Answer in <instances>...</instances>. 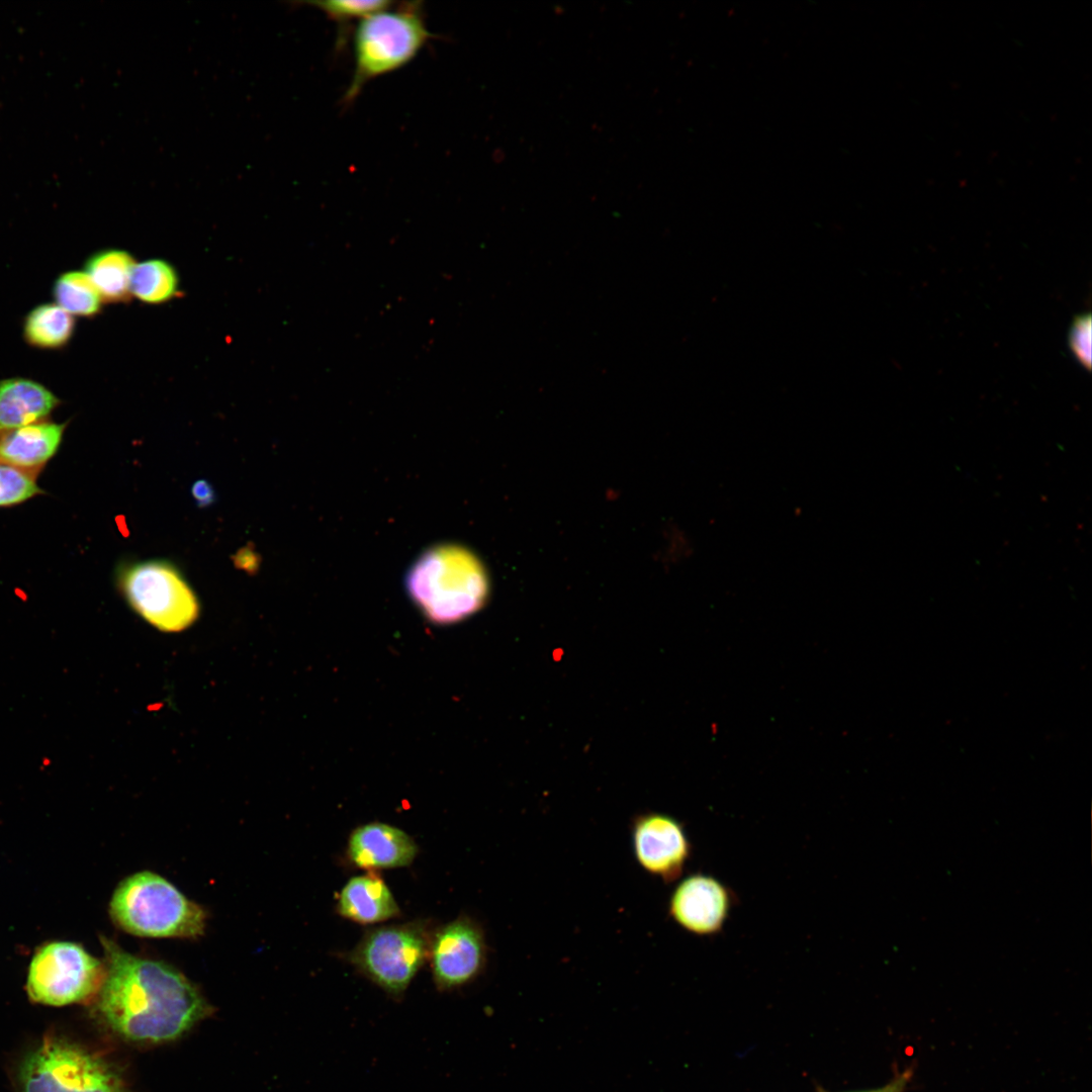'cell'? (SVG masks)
Masks as SVG:
<instances>
[{"instance_id": "cell-3", "label": "cell", "mask_w": 1092, "mask_h": 1092, "mask_svg": "<svg viewBox=\"0 0 1092 1092\" xmlns=\"http://www.w3.org/2000/svg\"><path fill=\"white\" fill-rule=\"evenodd\" d=\"M109 913L119 928L142 937L193 938L201 935L206 925L202 907L163 877L147 871L120 882Z\"/></svg>"}, {"instance_id": "cell-15", "label": "cell", "mask_w": 1092, "mask_h": 1092, "mask_svg": "<svg viewBox=\"0 0 1092 1092\" xmlns=\"http://www.w3.org/2000/svg\"><path fill=\"white\" fill-rule=\"evenodd\" d=\"M337 909L341 916L361 924L383 922L400 913L385 882L372 873L353 877L345 884Z\"/></svg>"}, {"instance_id": "cell-9", "label": "cell", "mask_w": 1092, "mask_h": 1092, "mask_svg": "<svg viewBox=\"0 0 1092 1092\" xmlns=\"http://www.w3.org/2000/svg\"><path fill=\"white\" fill-rule=\"evenodd\" d=\"M429 956L439 990L462 987L484 969L487 946L483 929L470 917L459 916L431 938Z\"/></svg>"}, {"instance_id": "cell-21", "label": "cell", "mask_w": 1092, "mask_h": 1092, "mask_svg": "<svg viewBox=\"0 0 1092 1092\" xmlns=\"http://www.w3.org/2000/svg\"><path fill=\"white\" fill-rule=\"evenodd\" d=\"M313 6L322 10L330 19L336 21L339 24H347L352 20L363 18L391 7L394 3L390 1H341V0H329V1H315L311 2Z\"/></svg>"}, {"instance_id": "cell-19", "label": "cell", "mask_w": 1092, "mask_h": 1092, "mask_svg": "<svg viewBox=\"0 0 1092 1092\" xmlns=\"http://www.w3.org/2000/svg\"><path fill=\"white\" fill-rule=\"evenodd\" d=\"M129 289L130 293L146 303H163L178 294V274L165 260H147L134 264Z\"/></svg>"}, {"instance_id": "cell-11", "label": "cell", "mask_w": 1092, "mask_h": 1092, "mask_svg": "<svg viewBox=\"0 0 1092 1092\" xmlns=\"http://www.w3.org/2000/svg\"><path fill=\"white\" fill-rule=\"evenodd\" d=\"M733 900L732 892L716 878L693 874L673 890L668 912L685 930L697 935H713L723 928Z\"/></svg>"}, {"instance_id": "cell-18", "label": "cell", "mask_w": 1092, "mask_h": 1092, "mask_svg": "<svg viewBox=\"0 0 1092 1092\" xmlns=\"http://www.w3.org/2000/svg\"><path fill=\"white\" fill-rule=\"evenodd\" d=\"M52 295L54 302L74 317H93L102 308L101 295L81 270L61 273L53 284Z\"/></svg>"}, {"instance_id": "cell-22", "label": "cell", "mask_w": 1092, "mask_h": 1092, "mask_svg": "<svg viewBox=\"0 0 1092 1092\" xmlns=\"http://www.w3.org/2000/svg\"><path fill=\"white\" fill-rule=\"evenodd\" d=\"M1091 315L1087 313L1074 318L1068 335L1071 351L1088 370L1091 368Z\"/></svg>"}, {"instance_id": "cell-6", "label": "cell", "mask_w": 1092, "mask_h": 1092, "mask_svg": "<svg viewBox=\"0 0 1092 1092\" xmlns=\"http://www.w3.org/2000/svg\"><path fill=\"white\" fill-rule=\"evenodd\" d=\"M20 1092H126L102 1059L63 1038L49 1036L23 1059Z\"/></svg>"}, {"instance_id": "cell-13", "label": "cell", "mask_w": 1092, "mask_h": 1092, "mask_svg": "<svg viewBox=\"0 0 1092 1092\" xmlns=\"http://www.w3.org/2000/svg\"><path fill=\"white\" fill-rule=\"evenodd\" d=\"M69 422L41 421L0 433V462L38 474L56 455Z\"/></svg>"}, {"instance_id": "cell-16", "label": "cell", "mask_w": 1092, "mask_h": 1092, "mask_svg": "<svg viewBox=\"0 0 1092 1092\" xmlns=\"http://www.w3.org/2000/svg\"><path fill=\"white\" fill-rule=\"evenodd\" d=\"M75 330V317L55 302L35 305L22 323L24 342L39 350L64 349L74 337Z\"/></svg>"}, {"instance_id": "cell-25", "label": "cell", "mask_w": 1092, "mask_h": 1092, "mask_svg": "<svg viewBox=\"0 0 1092 1092\" xmlns=\"http://www.w3.org/2000/svg\"><path fill=\"white\" fill-rule=\"evenodd\" d=\"M236 563L244 569L253 571V568L258 565V557L253 551L243 549L237 554Z\"/></svg>"}, {"instance_id": "cell-12", "label": "cell", "mask_w": 1092, "mask_h": 1092, "mask_svg": "<svg viewBox=\"0 0 1092 1092\" xmlns=\"http://www.w3.org/2000/svg\"><path fill=\"white\" fill-rule=\"evenodd\" d=\"M415 840L389 824L372 822L353 830L348 839L349 859L364 870L406 867L418 853Z\"/></svg>"}, {"instance_id": "cell-14", "label": "cell", "mask_w": 1092, "mask_h": 1092, "mask_svg": "<svg viewBox=\"0 0 1092 1092\" xmlns=\"http://www.w3.org/2000/svg\"><path fill=\"white\" fill-rule=\"evenodd\" d=\"M61 403L38 381L19 376L0 379V433L46 421Z\"/></svg>"}, {"instance_id": "cell-5", "label": "cell", "mask_w": 1092, "mask_h": 1092, "mask_svg": "<svg viewBox=\"0 0 1092 1092\" xmlns=\"http://www.w3.org/2000/svg\"><path fill=\"white\" fill-rule=\"evenodd\" d=\"M116 582L129 607L147 623L167 633L188 629L200 605L179 569L167 560L122 563Z\"/></svg>"}, {"instance_id": "cell-7", "label": "cell", "mask_w": 1092, "mask_h": 1092, "mask_svg": "<svg viewBox=\"0 0 1092 1092\" xmlns=\"http://www.w3.org/2000/svg\"><path fill=\"white\" fill-rule=\"evenodd\" d=\"M430 943L423 921L382 926L366 932L349 960L385 993L398 998L425 964Z\"/></svg>"}, {"instance_id": "cell-2", "label": "cell", "mask_w": 1092, "mask_h": 1092, "mask_svg": "<svg viewBox=\"0 0 1092 1092\" xmlns=\"http://www.w3.org/2000/svg\"><path fill=\"white\" fill-rule=\"evenodd\" d=\"M406 582L415 603L437 624L456 623L474 614L488 593L479 560L456 546H439L424 553Z\"/></svg>"}, {"instance_id": "cell-4", "label": "cell", "mask_w": 1092, "mask_h": 1092, "mask_svg": "<svg viewBox=\"0 0 1092 1092\" xmlns=\"http://www.w3.org/2000/svg\"><path fill=\"white\" fill-rule=\"evenodd\" d=\"M431 36L421 2L391 6L360 20L353 39L354 71L343 102L354 101L369 81L408 64Z\"/></svg>"}, {"instance_id": "cell-10", "label": "cell", "mask_w": 1092, "mask_h": 1092, "mask_svg": "<svg viewBox=\"0 0 1092 1092\" xmlns=\"http://www.w3.org/2000/svg\"><path fill=\"white\" fill-rule=\"evenodd\" d=\"M634 856L648 874L670 883L679 878L691 855L684 826L656 812L636 816L631 827Z\"/></svg>"}, {"instance_id": "cell-17", "label": "cell", "mask_w": 1092, "mask_h": 1092, "mask_svg": "<svg viewBox=\"0 0 1092 1092\" xmlns=\"http://www.w3.org/2000/svg\"><path fill=\"white\" fill-rule=\"evenodd\" d=\"M134 266L126 251L106 249L95 252L85 262L88 275L103 302H123L129 298V283Z\"/></svg>"}, {"instance_id": "cell-24", "label": "cell", "mask_w": 1092, "mask_h": 1092, "mask_svg": "<svg viewBox=\"0 0 1092 1092\" xmlns=\"http://www.w3.org/2000/svg\"><path fill=\"white\" fill-rule=\"evenodd\" d=\"M911 1077L909 1070L904 1071L902 1074L895 1077L886 1086L863 1092H903Z\"/></svg>"}, {"instance_id": "cell-8", "label": "cell", "mask_w": 1092, "mask_h": 1092, "mask_svg": "<svg viewBox=\"0 0 1092 1092\" xmlns=\"http://www.w3.org/2000/svg\"><path fill=\"white\" fill-rule=\"evenodd\" d=\"M105 968L85 948L69 941H54L34 953L26 990L32 1001L64 1006L89 998L103 981Z\"/></svg>"}, {"instance_id": "cell-1", "label": "cell", "mask_w": 1092, "mask_h": 1092, "mask_svg": "<svg viewBox=\"0 0 1092 1092\" xmlns=\"http://www.w3.org/2000/svg\"><path fill=\"white\" fill-rule=\"evenodd\" d=\"M105 973L97 1008L105 1023L134 1042L178 1038L207 1012L198 989L163 962L141 958L101 938Z\"/></svg>"}, {"instance_id": "cell-23", "label": "cell", "mask_w": 1092, "mask_h": 1092, "mask_svg": "<svg viewBox=\"0 0 1092 1092\" xmlns=\"http://www.w3.org/2000/svg\"><path fill=\"white\" fill-rule=\"evenodd\" d=\"M192 494L194 499L199 504L200 507L210 505V503L213 502L214 498V492L212 490V487L205 480H199L193 484Z\"/></svg>"}, {"instance_id": "cell-20", "label": "cell", "mask_w": 1092, "mask_h": 1092, "mask_svg": "<svg viewBox=\"0 0 1092 1092\" xmlns=\"http://www.w3.org/2000/svg\"><path fill=\"white\" fill-rule=\"evenodd\" d=\"M36 474L0 462V508L22 504L44 493Z\"/></svg>"}]
</instances>
